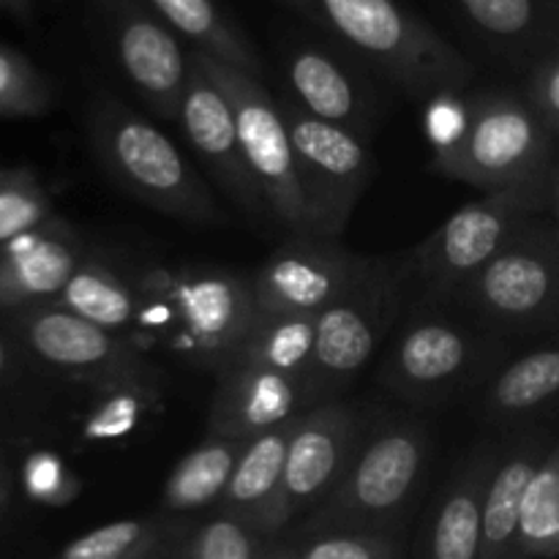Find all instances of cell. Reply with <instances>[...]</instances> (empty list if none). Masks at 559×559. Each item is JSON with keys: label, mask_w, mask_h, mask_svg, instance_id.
<instances>
[{"label": "cell", "mask_w": 559, "mask_h": 559, "mask_svg": "<svg viewBox=\"0 0 559 559\" xmlns=\"http://www.w3.org/2000/svg\"><path fill=\"white\" fill-rule=\"evenodd\" d=\"M338 41L353 47L371 69L407 96L431 98L459 93L473 80V66L424 20L396 0H284Z\"/></svg>", "instance_id": "cell-1"}, {"label": "cell", "mask_w": 559, "mask_h": 559, "mask_svg": "<svg viewBox=\"0 0 559 559\" xmlns=\"http://www.w3.org/2000/svg\"><path fill=\"white\" fill-rule=\"evenodd\" d=\"M191 530L189 519L173 513L118 519L66 544L58 559H173Z\"/></svg>", "instance_id": "cell-24"}, {"label": "cell", "mask_w": 559, "mask_h": 559, "mask_svg": "<svg viewBox=\"0 0 559 559\" xmlns=\"http://www.w3.org/2000/svg\"><path fill=\"white\" fill-rule=\"evenodd\" d=\"M519 546L522 559L559 557V440L549 448L524 491Z\"/></svg>", "instance_id": "cell-30"}, {"label": "cell", "mask_w": 559, "mask_h": 559, "mask_svg": "<svg viewBox=\"0 0 559 559\" xmlns=\"http://www.w3.org/2000/svg\"><path fill=\"white\" fill-rule=\"evenodd\" d=\"M551 445L555 440L546 431L527 429L497 456L484 502V559H522L519 524L524 491Z\"/></svg>", "instance_id": "cell-19"}, {"label": "cell", "mask_w": 559, "mask_h": 559, "mask_svg": "<svg viewBox=\"0 0 559 559\" xmlns=\"http://www.w3.org/2000/svg\"><path fill=\"white\" fill-rule=\"evenodd\" d=\"M314 344L317 314H257L229 369L276 371L298 380L306 391Z\"/></svg>", "instance_id": "cell-26"}, {"label": "cell", "mask_w": 559, "mask_h": 559, "mask_svg": "<svg viewBox=\"0 0 559 559\" xmlns=\"http://www.w3.org/2000/svg\"><path fill=\"white\" fill-rule=\"evenodd\" d=\"M27 342L38 358L58 369L91 377L96 385L126 377L158 374L134 338L104 331L60 306L36 311L27 320Z\"/></svg>", "instance_id": "cell-16"}, {"label": "cell", "mask_w": 559, "mask_h": 559, "mask_svg": "<svg viewBox=\"0 0 559 559\" xmlns=\"http://www.w3.org/2000/svg\"><path fill=\"white\" fill-rule=\"evenodd\" d=\"M489 349L478 333L459 322L415 320L393 342L380 382L407 402L437 404L478 377Z\"/></svg>", "instance_id": "cell-12"}, {"label": "cell", "mask_w": 559, "mask_h": 559, "mask_svg": "<svg viewBox=\"0 0 559 559\" xmlns=\"http://www.w3.org/2000/svg\"><path fill=\"white\" fill-rule=\"evenodd\" d=\"M369 262L338 240L293 235L249 273L257 314H320Z\"/></svg>", "instance_id": "cell-11"}, {"label": "cell", "mask_w": 559, "mask_h": 559, "mask_svg": "<svg viewBox=\"0 0 559 559\" xmlns=\"http://www.w3.org/2000/svg\"><path fill=\"white\" fill-rule=\"evenodd\" d=\"M546 216L559 222V156L549 175V213H546Z\"/></svg>", "instance_id": "cell-39"}, {"label": "cell", "mask_w": 559, "mask_h": 559, "mask_svg": "<svg viewBox=\"0 0 559 559\" xmlns=\"http://www.w3.org/2000/svg\"><path fill=\"white\" fill-rule=\"evenodd\" d=\"M58 306L118 336L123 331H140V289L134 278L107 262L82 260L58 295Z\"/></svg>", "instance_id": "cell-27"}, {"label": "cell", "mask_w": 559, "mask_h": 559, "mask_svg": "<svg viewBox=\"0 0 559 559\" xmlns=\"http://www.w3.org/2000/svg\"><path fill=\"white\" fill-rule=\"evenodd\" d=\"M98 388L96 404L82 420V440L87 442L123 440L162 404L158 374L126 377Z\"/></svg>", "instance_id": "cell-29"}, {"label": "cell", "mask_w": 559, "mask_h": 559, "mask_svg": "<svg viewBox=\"0 0 559 559\" xmlns=\"http://www.w3.org/2000/svg\"><path fill=\"white\" fill-rule=\"evenodd\" d=\"M404 271L388 260L369 267L317 314V344L306 380V404L331 402L371 360L402 304Z\"/></svg>", "instance_id": "cell-9"}, {"label": "cell", "mask_w": 559, "mask_h": 559, "mask_svg": "<svg viewBox=\"0 0 559 559\" xmlns=\"http://www.w3.org/2000/svg\"><path fill=\"white\" fill-rule=\"evenodd\" d=\"M559 407V331L502 366L484 393V418L491 424H527Z\"/></svg>", "instance_id": "cell-22"}, {"label": "cell", "mask_w": 559, "mask_h": 559, "mask_svg": "<svg viewBox=\"0 0 559 559\" xmlns=\"http://www.w3.org/2000/svg\"><path fill=\"white\" fill-rule=\"evenodd\" d=\"M47 218V200L31 183H11L0 189V246L38 229Z\"/></svg>", "instance_id": "cell-34"}, {"label": "cell", "mask_w": 559, "mask_h": 559, "mask_svg": "<svg viewBox=\"0 0 559 559\" xmlns=\"http://www.w3.org/2000/svg\"><path fill=\"white\" fill-rule=\"evenodd\" d=\"M500 451L475 453L442 491L431 516L426 559H484V502Z\"/></svg>", "instance_id": "cell-21"}, {"label": "cell", "mask_w": 559, "mask_h": 559, "mask_svg": "<svg viewBox=\"0 0 559 559\" xmlns=\"http://www.w3.org/2000/svg\"><path fill=\"white\" fill-rule=\"evenodd\" d=\"M112 36L120 69L153 115L178 120L191 58L164 20H156L134 0L112 3Z\"/></svg>", "instance_id": "cell-15"}, {"label": "cell", "mask_w": 559, "mask_h": 559, "mask_svg": "<svg viewBox=\"0 0 559 559\" xmlns=\"http://www.w3.org/2000/svg\"><path fill=\"white\" fill-rule=\"evenodd\" d=\"M147 3L173 31L189 38L197 52L211 55L262 80V60L257 49L213 0H147Z\"/></svg>", "instance_id": "cell-28"}, {"label": "cell", "mask_w": 559, "mask_h": 559, "mask_svg": "<svg viewBox=\"0 0 559 559\" xmlns=\"http://www.w3.org/2000/svg\"><path fill=\"white\" fill-rule=\"evenodd\" d=\"M555 134L516 93H480L469 102V123L451 151L435 153L431 169L480 191L540 178L557 162Z\"/></svg>", "instance_id": "cell-6"}, {"label": "cell", "mask_w": 559, "mask_h": 559, "mask_svg": "<svg viewBox=\"0 0 559 559\" xmlns=\"http://www.w3.org/2000/svg\"><path fill=\"white\" fill-rule=\"evenodd\" d=\"M360 415L344 402H322L298 418L284 467L282 500L276 511V533L306 511H314L331 497L347 473L360 440Z\"/></svg>", "instance_id": "cell-13"}, {"label": "cell", "mask_w": 559, "mask_h": 559, "mask_svg": "<svg viewBox=\"0 0 559 559\" xmlns=\"http://www.w3.org/2000/svg\"><path fill=\"white\" fill-rule=\"evenodd\" d=\"M278 107L293 140L311 238L338 240L374 178L369 140L304 112L287 96L278 98Z\"/></svg>", "instance_id": "cell-10"}, {"label": "cell", "mask_w": 559, "mask_h": 559, "mask_svg": "<svg viewBox=\"0 0 559 559\" xmlns=\"http://www.w3.org/2000/svg\"><path fill=\"white\" fill-rule=\"evenodd\" d=\"M549 175L551 169L519 186L486 191L442 222L409 260L426 289L440 298H456L511 243L524 224L535 216H546Z\"/></svg>", "instance_id": "cell-4"}, {"label": "cell", "mask_w": 559, "mask_h": 559, "mask_svg": "<svg viewBox=\"0 0 559 559\" xmlns=\"http://www.w3.org/2000/svg\"><path fill=\"white\" fill-rule=\"evenodd\" d=\"M47 104V87L31 66L0 47V109L11 112H38Z\"/></svg>", "instance_id": "cell-35"}, {"label": "cell", "mask_w": 559, "mask_h": 559, "mask_svg": "<svg viewBox=\"0 0 559 559\" xmlns=\"http://www.w3.org/2000/svg\"><path fill=\"white\" fill-rule=\"evenodd\" d=\"M191 60L222 87L227 102L233 104L235 123H238L240 147L246 164L271 207L273 224L293 238L304 235L311 238L309 211L300 189L298 162H295L293 140L284 123L278 98L262 85V80L222 63L205 52H191Z\"/></svg>", "instance_id": "cell-8"}, {"label": "cell", "mask_w": 559, "mask_h": 559, "mask_svg": "<svg viewBox=\"0 0 559 559\" xmlns=\"http://www.w3.org/2000/svg\"><path fill=\"white\" fill-rule=\"evenodd\" d=\"M260 559H293V555H289L287 546H265Z\"/></svg>", "instance_id": "cell-40"}, {"label": "cell", "mask_w": 559, "mask_h": 559, "mask_svg": "<svg viewBox=\"0 0 559 559\" xmlns=\"http://www.w3.org/2000/svg\"><path fill=\"white\" fill-rule=\"evenodd\" d=\"M469 123V102H464L456 93H442V96L431 98L429 109H426V129H429V140L435 153L451 151L459 140L464 136Z\"/></svg>", "instance_id": "cell-36"}, {"label": "cell", "mask_w": 559, "mask_h": 559, "mask_svg": "<svg viewBox=\"0 0 559 559\" xmlns=\"http://www.w3.org/2000/svg\"><path fill=\"white\" fill-rule=\"evenodd\" d=\"M5 369V349H3V342H0V371Z\"/></svg>", "instance_id": "cell-42"}, {"label": "cell", "mask_w": 559, "mask_h": 559, "mask_svg": "<svg viewBox=\"0 0 559 559\" xmlns=\"http://www.w3.org/2000/svg\"><path fill=\"white\" fill-rule=\"evenodd\" d=\"M304 415V413H300ZM298 415V418H300ZM298 418L267 435L254 437L246 445L238 467H235L233 480L218 502V513L238 519L246 527L260 533L262 538L276 535V511L282 500L284 467H287V451Z\"/></svg>", "instance_id": "cell-20"}, {"label": "cell", "mask_w": 559, "mask_h": 559, "mask_svg": "<svg viewBox=\"0 0 559 559\" xmlns=\"http://www.w3.org/2000/svg\"><path fill=\"white\" fill-rule=\"evenodd\" d=\"M306 409V391L293 377L265 369H229L218 374L207 435L251 442Z\"/></svg>", "instance_id": "cell-17"}, {"label": "cell", "mask_w": 559, "mask_h": 559, "mask_svg": "<svg viewBox=\"0 0 559 559\" xmlns=\"http://www.w3.org/2000/svg\"><path fill=\"white\" fill-rule=\"evenodd\" d=\"M464 14L495 38H524L538 25L535 0H459Z\"/></svg>", "instance_id": "cell-33"}, {"label": "cell", "mask_w": 559, "mask_h": 559, "mask_svg": "<svg viewBox=\"0 0 559 559\" xmlns=\"http://www.w3.org/2000/svg\"><path fill=\"white\" fill-rule=\"evenodd\" d=\"M25 489L38 502H69L76 491V480L66 475L55 453H36L25 464Z\"/></svg>", "instance_id": "cell-37"}, {"label": "cell", "mask_w": 559, "mask_h": 559, "mask_svg": "<svg viewBox=\"0 0 559 559\" xmlns=\"http://www.w3.org/2000/svg\"><path fill=\"white\" fill-rule=\"evenodd\" d=\"M293 559H402V538L393 530H325L306 533L287 546Z\"/></svg>", "instance_id": "cell-31"}, {"label": "cell", "mask_w": 559, "mask_h": 559, "mask_svg": "<svg viewBox=\"0 0 559 559\" xmlns=\"http://www.w3.org/2000/svg\"><path fill=\"white\" fill-rule=\"evenodd\" d=\"M27 0H0V5H11V9H22Z\"/></svg>", "instance_id": "cell-41"}, {"label": "cell", "mask_w": 559, "mask_h": 559, "mask_svg": "<svg viewBox=\"0 0 559 559\" xmlns=\"http://www.w3.org/2000/svg\"><path fill=\"white\" fill-rule=\"evenodd\" d=\"M284 82H287L284 96L298 104L304 112L369 140L374 107L353 71L338 63L331 52L317 47L293 49L284 63Z\"/></svg>", "instance_id": "cell-18"}, {"label": "cell", "mask_w": 559, "mask_h": 559, "mask_svg": "<svg viewBox=\"0 0 559 559\" xmlns=\"http://www.w3.org/2000/svg\"><path fill=\"white\" fill-rule=\"evenodd\" d=\"M246 445L249 442L243 440L205 435V440L186 453L164 480L162 513L183 516L207 506L218 508Z\"/></svg>", "instance_id": "cell-25"}, {"label": "cell", "mask_w": 559, "mask_h": 559, "mask_svg": "<svg viewBox=\"0 0 559 559\" xmlns=\"http://www.w3.org/2000/svg\"><path fill=\"white\" fill-rule=\"evenodd\" d=\"M93 145L107 173L153 211L191 224L224 222L216 194L178 145L118 98H104L93 112Z\"/></svg>", "instance_id": "cell-2"}, {"label": "cell", "mask_w": 559, "mask_h": 559, "mask_svg": "<svg viewBox=\"0 0 559 559\" xmlns=\"http://www.w3.org/2000/svg\"><path fill=\"white\" fill-rule=\"evenodd\" d=\"M551 222H555V218H551ZM555 229H557V238H559V222H555Z\"/></svg>", "instance_id": "cell-43"}, {"label": "cell", "mask_w": 559, "mask_h": 559, "mask_svg": "<svg viewBox=\"0 0 559 559\" xmlns=\"http://www.w3.org/2000/svg\"><path fill=\"white\" fill-rule=\"evenodd\" d=\"M524 98L538 112L546 129L559 140V52L540 60L533 69Z\"/></svg>", "instance_id": "cell-38"}, {"label": "cell", "mask_w": 559, "mask_h": 559, "mask_svg": "<svg viewBox=\"0 0 559 559\" xmlns=\"http://www.w3.org/2000/svg\"><path fill=\"white\" fill-rule=\"evenodd\" d=\"M502 333L559 331V238L551 218L535 216L456 295Z\"/></svg>", "instance_id": "cell-7"}, {"label": "cell", "mask_w": 559, "mask_h": 559, "mask_svg": "<svg viewBox=\"0 0 559 559\" xmlns=\"http://www.w3.org/2000/svg\"><path fill=\"white\" fill-rule=\"evenodd\" d=\"M80 262L71 235L60 229H33L5 243V257L0 260V298H58Z\"/></svg>", "instance_id": "cell-23"}, {"label": "cell", "mask_w": 559, "mask_h": 559, "mask_svg": "<svg viewBox=\"0 0 559 559\" xmlns=\"http://www.w3.org/2000/svg\"><path fill=\"white\" fill-rule=\"evenodd\" d=\"M265 538L227 513L194 524L173 559H260Z\"/></svg>", "instance_id": "cell-32"}, {"label": "cell", "mask_w": 559, "mask_h": 559, "mask_svg": "<svg viewBox=\"0 0 559 559\" xmlns=\"http://www.w3.org/2000/svg\"><path fill=\"white\" fill-rule=\"evenodd\" d=\"M429 431L420 420L388 418L366 431L338 480L309 516L306 533L325 530H393L424 475Z\"/></svg>", "instance_id": "cell-3"}, {"label": "cell", "mask_w": 559, "mask_h": 559, "mask_svg": "<svg viewBox=\"0 0 559 559\" xmlns=\"http://www.w3.org/2000/svg\"><path fill=\"white\" fill-rule=\"evenodd\" d=\"M169 311V342L189 364L224 374L257 320L249 276L213 265H145Z\"/></svg>", "instance_id": "cell-5"}, {"label": "cell", "mask_w": 559, "mask_h": 559, "mask_svg": "<svg viewBox=\"0 0 559 559\" xmlns=\"http://www.w3.org/2000/svg\"><path fill=\"white\" fill-rule=\"evenodd\" d=\"M178 123L200 162L216 178L218 189L249 218L262 224L273 222L271 207L246 164L233 104L194 60H191V74L186 82L183 102H180Z\"/></svg>", "instance_id": "cell-14"}]
</instances>
